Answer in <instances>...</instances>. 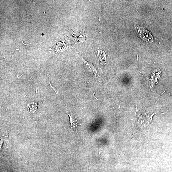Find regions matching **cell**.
<instances>
[{"label": "cell", "instance_id": "obj_1", "mask_svg": "<svg viewBox=\"0 0 172 172\" xmlns=\"http://www.w3.org/2000/svg\"><path fill=\"white\" fill-rule=\"evenodd\" d=\"M157 112L151 113L148 111L145 110L139 116L138 124L142 129L145 128L148 126L152 121L153 116Z\"/></svg>", "mask_w": 172, "mask_h": 172}, {"label": "cell", "instance_id": "obj_2", "mask_svg": "<svg viewBox=\"0 0 172 172\" xmlns=\"http://www.w3.org/2000/svg\"><path fill=\"white\" fill-rule=\"evenodd\" d=\"M137 30L138 35L144 41L150 43L153 42V36L148 30L141 27H138Z\"/></svg>", "mask_w": 172, "mask_h": 172}, {"label": "cell", "instance_id": "obj_3", "mask_svg": "<svg viewBox=\"0 0 172 172\" xmlns=\"http://www.w3.org/2000/svg\"><path fill=\"white\" fill-rule=\"evenodd\" d=\"M161 75V72L160 69H156L152 72V82H151V86L153 87V85H154L155 83L156 82L158 83V81Z\"/></svg>", "mask_w": 172, "mask_h": 172}, {"label": "cell", "instance_id": "obj_4", "mask_svg": "<svg viewBox=\"0 0 172 172\" xmlns=\"http://www.w3.org/2000/svg\"><path fill=\"white\" fill-rule=\"evenodd\" d=\"M75 38L78 41L80 42H84L85 39V35L81 32L79 31H76L74 32Z\"/></svg>", "mask_w": 172, "mask_h": 172}]
</instances>
